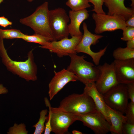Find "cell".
I'll return each instance as SVG.
<instances>
[{"label": "cell", "mask_w": 134, "mask_h": 134, "mask_svg": "<svg viewBox=\"0 0 134 134\" xmlns=\"http://www.w3.org/2000/svg\"><path fill=\"white\" fill-rule=\"evenodd\" d=\"M0 56L7 69L13 74L27 81L37 79V67L34 61L32 51L28 54V59L24 61H13L9 56L5 49L3 39L0 38Z\"/></svg>", "instance_id": "6da1fadb"}, {"label": "cell", "mask_w": 134, "mask_h": 134, "mask_svg": "<svg viewBox=\"0 0 134 134\" xmlns=\"http://www.w3.org/2000/svg\"><path fill=\"white\" fill-rule=\"evenodd\" d=\"M48 3L45 1L38 6L31 15L19 20L22 24L28 26L34 34L41 35L50 41L56 40L49 24Z\"/></svg>", "instance_id": "7a4b0ae2"}, {"label": "cell", "mask_w": 134, "mask_h": 134, "mask_svg": "<svg viewBox=\"0 0 134 134\" xmlns=\"http://www.w3.org/2000/svg\"><path fill=\"white\" fill-rule=\"evenodd\" d=\"M71 59L67 69L74 74L79 80L85 85L91 82H95L100 74L98 66L84 59V55L78 56L77 54H70Z\"/></svg>", "instance_id": "3957f363"}, {"label": "cell", "mask_w": 134, "mask_h": 134, "mask_svg": "<svg viewBox=\"0 0 134 134\" xmlns=\"http://www.w3.org/2000/svg\"><path fill=\"white\" fill-rule=\"evenodd\" d=\"M58 108L75 115L85 114L98 109L92 98L84 92L81 94L74 93L65 97Z\"/></svg>", "instance_id": "277c9868"}, {"label": "cell", "mask_w": 134, "mask_h": 134, "mask_svg": "<svg viewBox=\"0 0 134 134\" xmlns=\"http://www.w3.org/2000/svg\"><path fill=\"white\" fill-rule=\"evenodd\" d=\"M49 20L51 31L56 40L68 38L70 19L64 9L58 7L49 10Z\"/></svg>", "instance_id": "5b68a950"}, {"label": "cell", "mask_w": 134, "mask_h": 134, "mask_svg": "<svg viewBox=\"0 0 134 134\" xmlns=\"http://www.w3.org/2000/svg\"><path fill=\"white\" fill-rule=\"evenodd\" d=\"M84 33L80 42L75 48L76 53H83L90 56L96 66L99 65L101 58L105 54L107 46L101 49L97 52L92 51L91 46L95 45L99 41V40L103 36L98 34H93L88 30L86 24L84 22L83 24Z\"/></svg>", "instance_id": "8992f818"}, {"label": "cell", "mask_w": 134, "mask_h": 134, "mask_svg": "<svg viewBox=\"0 0 134 134\" xmlns=\"http://www.w3.org/2000/svg\"><path fill=\"white\" fill-rule=\"evenodd\" d=\"M44 100L46 106L49 107L51 111L52 132L56 134L67 133L69 126L77 121L76 115L62 111L58 107H52L47 98Z\"/></svg>", "instance_id": "52a82bcc"}, {"label": "cell", "mask_w": 134, "mask_h": 134, "mask_svg": "<svg viewBox=\"0 0 134 134\" xmlns=\"http://www.w3.org/2000/svg\"><path fill=\"white\" fill-rule=\"evenodd\" d=\"M103 95L107 106L124 114H125L129 99L126 84H119Z\"/></svg>", "instance_id": "ba28073f"}, {"label": "cell", "mask_w": 134, "mask_h": 134, "mask_svg": "<svg viewBox=\"0 0 134 134\" xmlns=\"http://www.w3.org/2000/svg\"><path fill=\"white\" fill-rule=\"evenodd\" d=\"M77 121L82 122L96 134H105L110 132L111 125L98 110L90 113L76 115Z\"/></svg>", "instance_id": "9c48e42d"}, {"label": "cell", "mask_w": 134, "mask_h": 134, "mask_svg": "<svg viewBox=\"0 0 134 134\" xmlns=\"http://www.w3.org/2000/svg\"><path fill=\"white\" fill-rule=\"evenodd\" d=\"M92 17L95 22L94 32L96 34L119 29L123 30L127 27L125 21L117 15L94 13Z\"/></svg>", "instance_id": "30bf717a"}, {"label": "cell", "mask_w": 134, "mask_h": 134, "mask_svg": "<svg viewBox=\"0 0 134 134\" xmlns=\"http://www.w3.org/2000/svg\"><path fill=\"white\" fill-rule=\"evenodd\" d=\"M100 71L99 77L95 82L96 87L102 95L119 83L115 73L114 63H105L97 66Z\"/></svg>", "instance_id": "8fae6325"}, {"label": "cell", "mask_w": 134, "mask_h": 134, "mask_svg": "<svg viewBox=\"0 0 134 134\" xmlns=\"http://www.w3.org/2000/svg\"><path fill=\"white\" fill-rule=\"evenodd\" d=\"M82 35L73 36L70 38H65L58 40L49 42L47 44L40 47L48 49L51 53L56 54L59 57L77 54L75 48L81 40Z\"/></svg>", "instance_id": "7c38bea8"}, {"label": "cell", "mask_w": 134, "mask_h": 134, "mask_svg": "<svg viewBox=\"0 0 134 134\" xmlns=\"http://www.w3.org/2000/svg\"><path fill=\"white\" fill-rule=\"evenodd\" d=\"M48 85V94L50 100L68 83L77 80L76 76L67 69L64 68L58 72L55 71Z\"/></svg>", "instance_id": "4fadbf2b"}, {"label": "cell", "mask_w": 134, "mask_h": 134, "mask_svg": "<svg viewBox=\"0 0 134 134\" xmlns=\"http://www.w3.org/2000/svg\"><path fill=\"white\" fill-rule=\"evenodd\" d=\"M115 73L119 84L134 83V59L123 61L114 60Z\"/></svg>", "instance_id": "5bb4252c"}, {"label": "cell", "mask_w": 134, "mask_h": 134, "mask_svg": "<svg viewBox=\"0 0 134 134\" xmlns=\"http://www.w3.org/2000/svg\"><path fill=\"white\" fill-rule=\"evenodd\" d=\"M104 3L108 9L107 14L118 16L126 21L134 14V9L126 7L125 0H104Z\"/></svg>", "instance_id": "9a60e30c"}, {"label": "cell", "mask_w": 134, "mask_h": 134, "mask_svg": "<svg viewBox=\"0 0 134 134\" xmlns=\"http://www.w3.org/2000/svg\"><path fill=\"white\" fill-rule=\"evenodd\" d=\"M89 14L86 9L78 11L69 12L68 16L70 22L68 24V31L69 35L72 37L83 35L80 30V26L85 20L87 19Z\"/></svg>", "instance_id": "2e32d148"}, {"label": "cell", "mask_w": 134, "mask_h": 134, "mask_svg": "<svg viewBox=\"0 0 134 134\" xmlns=\"http://www.w3.org/2000/svg\"><path fill=\"white\" fill-rule=\"evenodd\" d=\"M95 82H91L85 84L83 92L92 98L97 109L103 115L111 125L110 120L106 112L105 103L103 95L97 89Z\"/></svg>", "instance_id": "e0dca14e"}, {"label": "cell", "mask_w": 134, "mask_h": 134, "mask_svg": "<svg viewBox=\"0 0 134 134\" xmlns=\"http://www.w3.org/2000/svg\"><path fill=\"white\" fill-rule=\"evenodd\" d=\"M105 108L110 122V132L112 134H122L123 124L127 121L125 116L122 113L110 107L106 104Z\"/></svg>", "instance_id": "ac0fdd59"}, {"label": "cell", "mask_w": 134, "mask_h": 134, "mask_svg": "<svg viewBox=\"0 0 134 134\" xmlns=\"http://www.w3.org/2000/svg\"><path fill=\"white\" fill-rule=\"evenodd\" d=\"M112 55L115 60L123 61L134 59V49L127 47H119L114 50Z\"/></svg>", "instance_id": "d6986e66"}, {"label": "cell", "mask_w": 134, "mask_h": 134, "mask_svg": "<svg viewBox=\"0 0 134 134\" xmlns=\"http://www.w3.org/2000/svg\"><path fill=\"white\" fill-rule=\"evenodd\" d=\"M89 2L88 0H68L66 4L71 10L76 11L91 7Z\"/></svg>", "instance_id": "ffe728a7"}, {"label": "cell", "mask_w": 134, "mask_h": 134, "mask_svg": "<svg viewBox=\"0 0 134 134\" xmlns=\"http://www.w3.org/2000/svg\"><path fill=\"white\" fill-rule=\"evenodd\" d=\"M24 34L20 30L17 29H0V38L3 39H21Z\"/></svg>", "instance_id": "44dd1931"}, {"label": "cell", "mask_w": 134, "mask_h": 134, "mask_svg": "<svg viewBox=\"0 0 134 134\" xmlns=\"http://www.w3.org/2000/svg\"><path fill=\"white\" fill-rule=\"evenodd\" d=\"M48 111L47 109L42 110L40 113V117L38 122L33 127L35 128L34 134H41L44 132L45 123L47 117L46 116Z\"/></svg>", "instance_id": "7402d4cb"}, {"label": "cell", "mask_w": 134, "mask_h": 134, "mask_svg": "<svg viewBox=\"0 0 134 134\" xmlns=\"http://www.w3.org/2000/svg\"><path fill=\"white\" fill-rule=\"evenodd\" d=\"M21 39L27 42L38 43L41 46L46 45L50 42L44 37L36 34L31 35L24 34Z\"/></svg>", "instance_id": "603a6c76"}, {"label": "cell", "mask_w": 134, "mask_h": 134, "mask_svg": "<svg viewBox=\"0 0 134 134\" xmlns=\"http://www.w3.org/2000/svg\"><path fill=\"white\" fill-rule=\"evenodd\" d=\"M28 132L23 123L19 124L14 123L13 126L10 127L7 132L8 134H27Z\"/></svg>", "instance_id": "cb8c5ba5"}, {"label": "cell", "mask_w": 134, "mask_h": 134, "mask_svg": "<svg viewBox=\"0 0 134 134\" xmlns=\"http://www.w3.org/2000/svg\"><path fill=\"white\" fill-rule=\"evenodd\" d=\"M127 122L134 124V103H129L125 113Z\"/></svg>", "instance_id": "d4e9b609"}, {"label": "cell", "mask_w": 134, "mask_h": 134, "mask_svg": "<svg viewBox=\"0 0 134 134\" xmlns=\"http://www.w3.org/2000/svg\"><path fill=\"white\" fill-rule=\"evenodd\" d=\"M89 2L94 5L92 11L97 14H105L103 9L102 6L104 3V0H88Z\"/></svg>", "instance_id": "484cf974"}, {"label": "cell", "mask_w": 134, "mask_h": 134, "mask_svg": "<svg viewBox=\"0 0 134 134\" xmlns=\"http://www.w3.org/2000/svg\"><path fill=\"white\" fill-rule=\"evenodd\" d=\"M122 30V40L127 41L134 38V27H126Z\"/></svg>", "instance_id": "4316f807"}, {"label": "cell", "mask_w": 134, "mask_h": 134, "mask_svg": "<svg viewBox=\"0 0 134 134\" xmlns=\"http://www.w3.org/2000/svg\"><path fill=\"white\" fill-rule=\"evenodd\" d=\"M122 134H134V124L126 121L123 123L122 128Z\"/></svg>", "instance_id": "83f0119b"}, {"label": "cell", "mask_w": 134, "mask_h": 134, "mask_svg": "<svg viewBox=\"0 0 134 134\" xmlns=\"http://www.w3.org/2000/svg\"><path fill=\"white\" fill-rule=\"evenodd\" d=\"M49 108L48 112L49 114L47 119V121L45 124V128L44 131V134H50L52 132V129L51 125V111L50 107L47 106Z\"/></svg>", "instance_id": "f1b7e54d"}, {"label": "cell", "mask_w": 134, "mask_h": 134, "mask_svg": "<svg viewBox=\"0 0 134 134\" xmlns=\"http://www.w3.org/2000/svg\"><path fill=\"white\" fill-rule=\"evenodd\" d=\"M129 99L131 102L134 103V83L126 84Z\"/></svg>", "instance_id": "f546056e"}, {"label": "cell", "mask_w": 134, "mask_h": 134, "mask_svg": "<svg viewBox=\"0 0 134 134\" xmlns=\"http://www.w3.org/2000/svg\"><path fill=\"white\" fill-rule=\"evenodd\" d=\"M12 23L9 21L7 18L4 16L0 17V26L6 28L8 26L12 25Z\"/></svg>", "instance_id": "4dcf8cb0"}, {"label": "cell", "mask_w": 134, "mask_h": 134, "mask_svg": "<svg viewBox=\"0 0 134 134\" xmlns=\"http://www.w3.org/2000/svg\"><path fill=\"white\" fill-rule=\"evenodd\" d=\"M127 27H134V14L125 21Z\"/></svg>", "instance_id": "1f68e13d"}, {"label": "cell", "mask_w": 134, "mask_h": 134, "mask_svg": "<svg viewBox=\"0 0 134 134\" xmlns=\"http://www.w3.org/2000/svg\"><path fill=\"white\" fill-rule=\"evenodd\" d=\"M127 41V47L134 49V38Z\"/></svg>", "instance_id": "d6a6232c"}, {"label": "cell", "mask_w": 134, "mask_h": 134, "mask_svg": "<svg viewBox=\"0 0 134 134\" xmlns=\"http://www.w3.org/2000/svg\"><path fill=\"white\" fill-rule=\"evenodd\" d=\"M8 92V89L2 84H0V95L7 94Z\"/></svg>", "instance_id": "836d02e7"}, {"label": "cell", "mask_w": 134, "mask_h": 134, "mask_svg": "<svg viewBox=\"0 0 134 134\" xmlns=\"http://www.w3.org/2000/svg\"><path fill=\"white\" fill-rule=\"evenodd\" d=\"M73 134H82V133L79 131L76 130H73L72 131Z\"/></svg>", "instance_id": "e575fe53"}, {"label": "cell", "mask_w": 134, "mask_h": 134, "mask_svg": "<svg viewBox=\"0 0 134 134\" xmlns=\"http://www.w3.org/2000/svg\"><path fill=\"white\" fill-rule=\"evenodd\" d=\"M131 6L132 8H134V0H131Z\"/></svg>", "instance_id": "d590c367"}, {"label": "cell", "mask_w": 134, "mask_h": 134, "mask_svg": "<svg viewBox=\"0 0 134 134\" xmlns=\"http://www.w3.org/2000/svg\"><path fill=\"white\" fill-rule=\"evenodd\" d=\"M29 2H31L33 1L34 0H27Z\"/></svg>", "instance_id": "8d00e7d4"}, {"label": "cell", "mask_w": 134, "mask_h": 134, "mask_svg": "<svg viewBox=\"0 0 134 134\" xmlns=\"http://www.w3.org/2000/svg\"><path fill=\"white\" fill-rule=\"evenodd\" d=\"M4 0H0V4Z\"/></svg>", "instance_id": "74e56055"}]
</instances>
